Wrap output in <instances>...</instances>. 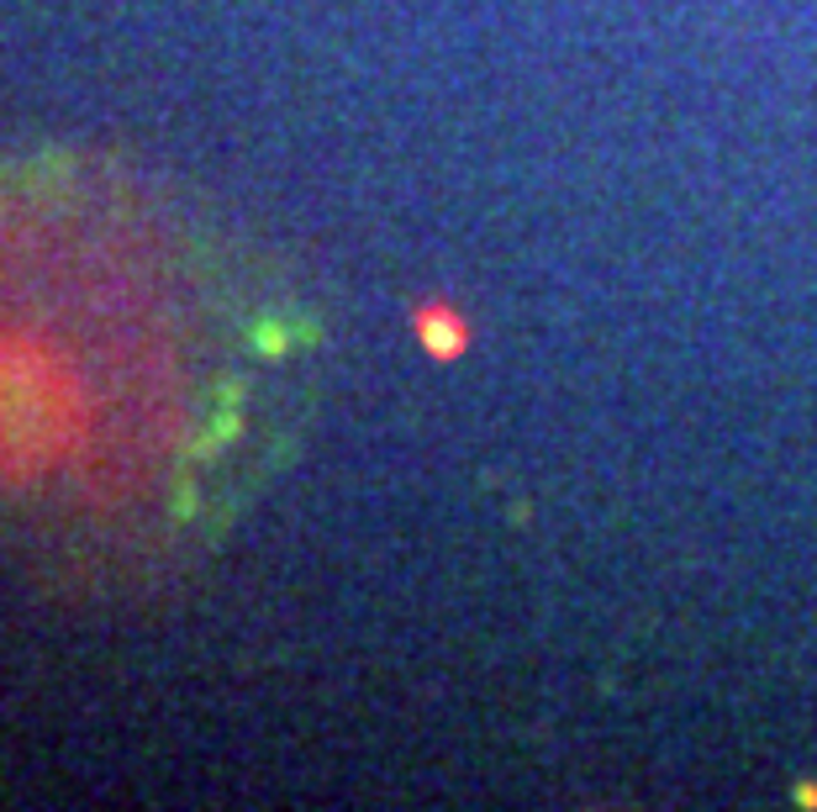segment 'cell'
<instances>
[{
    "label": "cell",
    "instance_id": "obj_1",
    "mask_svg": "<svg viewBox=\"0 0 817 812\" xmlns=\"http://www.w3.org/2000/svg\"><path fill=\"white\" fill-rule=\"evenodd\" d=\"M412 327H417V344L427 348L433 359H464V354H470V338H475V333H470V317H464L454 301H443V296L422 301Z\"/></svg>",
    "mask_w": 817,
    "mask_h": 812
}]
</instances>
